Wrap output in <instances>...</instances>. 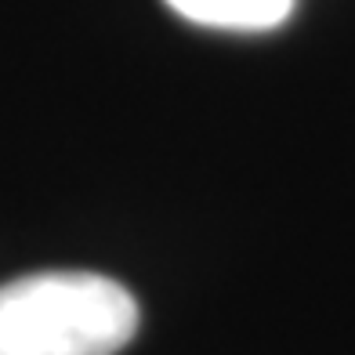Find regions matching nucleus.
I'll list each match as a JSON object with an SVG mask.
<instances>
[{"label": "nucleus", "instance_id": "1", "mask_svg": "<svg viewBox=\"0 0 355 355\" xmlns=\"http://www.w3.org/2000/svg\"><path fill=\"white\" fill-rule=\"evenodd\" d=\"M135 330L138 301L98 272H33L0 286V355H116Z\"/></svg>", "mask_w": 355, "mask_h": 355}, {"label": "nucleus", "instance_id": "2", "mask_svg": "<svg viewBox=\"0 0 355 355\" xmlns=\"http://www.w3.org/2000/svg\"><path fill=\"white\" fill-rule=\"evenodd\" d=\"M185 22L229 33H268L294 15L297 0H164Z\"/></svg>", "mask_w": 355, "mask_h": 355}]
</instances>
